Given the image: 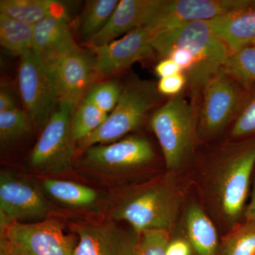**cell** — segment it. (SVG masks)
Masks as SVG:
<instances>
[{
	"label": "cell",
	"instance_id": "obj_1",
	"mask_svg": "<svg viewBox=\"0 0 255 255\" xmlns=\"http://www.w3.org/2000/svg\"><path fill=\"white\" fill-rule=\"evenodd\" d=\"M155 53L164 58L172 47H180L189 52L192 70L187 78L191 101L199 106L206 84L222 71L231 50L210 27L207 21L184 23L152 34Z\"/></svg>",
	"mask_w": 255,
	"mask_h": 255
},
{
	"label": "cell",
	"instance_id": "obj_2",
	"mask_svg": "<svg viewBox=\"0 0 255 255\" xmlns=\"http://www.w3.org/2000/svg\"><path fill=\"white\" fill-rule=\"evenodd\" d=\"M162 96L153 82L132 79L122 87L115 108L104 124L78 143V151L83 152L91 146L119 141L140 127L148 112L158 105Z\"/></svg>",
	"mask_w": 255,
	"mask_h": 255
},
{
	"label": "cell",
	"instance_id": "obj_3",
	"mask_svg": "<svg viewBox=\"0 0 255 255\" xmlns=\"http://www.w3.org/2000/svg\"><path fill=\"white\" fill-rule=\"evenodd\" d=\"M199 107L179 95L152 114L150 127L158 139L166 166L170 170L179 169L190 155L198 135Z\"/></svg>",
	"mask_w": 255,
	"mask_h": 255
},
{
	"label": "cell",
	"instance_id": "obj_4",
	"mask_svg": "<svg viewBox=\"0 0 255 255\" xmlns=\"http://www.w3.org/2000/svg\"><path fill=\"white\" fill-rule=\"evenodd\" d=\"M219 162L220 204L227 217L237 219L244 210L255 167V137L228 146Z\"/></svg>",
	"mask_w": 255,
	"mask_h": 255
},
{
	"label": "cell",
	"instance_id": "obj_5",
	"mask_svg": "<svg viewBox=\"0 0 255 255\" xmlns=\"http://www.w3.org/2000/svg\"><path fill=\"white\" fill-rule=\"evenodd\" d=\"M75 110L68 102L60 101L43 128L30 155V164L38 172L62 173L71 168L78 151L72 134Z\"/></svg>",
	"mask_w": 255,
	"mask_h": 255
},
{
	"label": "cell",
	"instance_id": "obj_6",
	"mask_svg": "<svg viewBox=\"0 0 255 255\" xmlns=\"http://www.w3.org/2000/svg\"><path fill=\"white\" fill-rule=\"evenodd\" d=\"M18 82L21 100L33 127L43 128L60 103L54 74L31 49L20 57Z\"/></svg>",
	"mask_w": 255,
	"mask_h": 255
},
{
	"label": "cell",
	"instance_id": "obj_7",
	"mask_svg": "<svg viewBox=\"0 0 255 255\" xmlns=\"http://www.w3.org/2000/svg\"><path fill=\"white\" fill-rule=\"evenodd\" d=\"M178 201L167 185L150 186L119 202L114 208L116 220L127 221L140 235L145 231L161 230L168 232L177 216Z\"/></svg>",
	"mask_w": 255,
	"mask_h": 255
},
{
	"label": "cell",
	"instance_id": "obj_8",
	"mask_svg": "<svg viewBox=\"0 0 255 255\" xmlns=\"http://www.w3.org/2000/svg\"><path fill=\"white\" fill-rule=\"evenodd\" d=\"M63 224L49 219L40 222H12L1 231L0 246L11 255H75L76 241Z\"/></svg>",
	"mask_w": 255,
	"mask_h": 255
},
{
	"label": "cell",
	"instance_id": "obj_9",
	"mask_svg": "<svg viewBox=\"0 0 255 255\" xmlns=\"http://www.w3.org/2000/svg\"><path fill=\"white\" fill-rule=\"evenodd\" d=\"M246 90L221 71L207 84L201 95L197 134L205 138L219 135L234 122Z\"/></svg>",
	"mask_w": 255,
	"mask_h": 255
},
{
	"label": "cell",
	"instance_id": "obj_10",
	"mask_svg": "<svg viewBox=\"0 0 255 255\" xmlns=\"http://www.w3.org/2000/svg\"><path fill=\"white\" fill-rule=\"evenodd\" d=\"M154 151L144 137L129 136L113 143L96 145L83 151L82 163L93 172L112 175L150 163Z\"/></svg>",
	"mask_w": 255,
	"mask_h": 255
},
{
	"label": "cell",
	"instance_id": "obj_11",
	"mask_svg": "<svg viewBox=\"0 0 255 255\" xmlns=\"http://www.w3.org/2000/svg\"><path fill=\"white\" fill-rule=\"evenodd\" d=\"M51 211L41 191L24 177L9 170L0 172V214L9 223H36L49 219Z\"/></svg>",
	"mask_w": 255,
	"mask_h": 255
},
{
	"label": "cell",
	"instance_id": "obj_12",
	"mask_svg": "<svg viewBox=\"0 0 255 255\" xmlns=\"http://www.w3.org/2000/svg\"><path fill=\"white\" fill-rule=\"evenodd\" d=\"M254 2L255 0H163L158 12L146 26L152 35L184 23L209 21Z\"/></svg>",
	"mask_w": 255,
	"mask_h": 255
},
{
	"label": "cell",
	"instance_id": "obj_13",
	"mask_svg": "<svg viewBox=\"0 0 255 255\" xmlns=\"http://www.w3.org/2000/svg\"><path fill=\"white\" fill-rule=\"evenodd\" d=\"M152 41V33L145 26L104 46L89 47L95 55L97 75H114L139 60L150 58L155 53Z\"/></svg>",
	"mask_w": 255,
	"mask_h": 255
},
{
	"label": "cell",
	"instance_id": "obj_14",
	"mask_svg": "<svg viewBox=\"0 0 255 255\" xmlns=\"http://www.w3.org/2000/svg\"><path fill=\"white\" fill-rule=\"evenodd\" d=\"M49 67V66H48ZM59 89L60 101L78 108L98 77L92 50L78 47L50 66Z\"/></svg>",
	"mask_w": 255,
	"mask_h": 255
},
{
	"label": "cell",
	"instance_id": "obj_15",
	"mask_svg": "<svg viewBox=\"0 0 255 255\" xmlns=\"http://www.w3.org/2000/svg\"><path fill=\"white\" fill-rule=\"evenodd\" d=\"M78 236L75 255H135L140 235L113 223L75 225Z\"/></svg>",
	"mask_w": 255,
	"mask_h": 255
},
{
	"label": "cell",
	"instance_id": "obj_16",
	"mask_svg": "<svg viewBox=\"0 0 255 255\" xmlns=\"http://www.w3.org/2000/svg\"><path fill=\"white\" fill-rule=\"evenodd\" d=\"M163 0H122L104 29L88 46H102L152 21Z\"/></svg>",
	"mask_w": 255,
	"mask_h": 255
},
{
	"label": "cell",
	"instance_id": "obj_17",
	"mask_svg": "<svg viewBox=\"0 0 255 255\" xmlns=\"http://www.w3.org/2000/svg\"><path fill=\"white\" fill-rule=\"evenodd\" d=\"M78 48L68 18L52 16L33 26V50L48 66Z\"/></svg>",
	"mask_w": 255,
	"mask_h": 255
},
{
	"label": "cell",
	"instance_id": "obj_18",
	"mask_svg": "<svg viewBox=\"0 0 255 255\" xmlns=\"http://www.w3.org/2000/svg\"><path fill=\"white\" fill-rule=\"evenodd\" d=\"M207 22L231 52L255 44V0L251 6L230 11Z\"/></svg>",
	"mask_w": 255,
	"mask_h": 255
},
{
	"label": "cell",
	"instance_id": "obj_19",
	"mask_svg": "<svg viewBox=\"0 0 255 255\" xmlns=\"http://www.w3.org/2000/svg\"><path fill=\"white\" fill-rule=\"evenodd\" d=\"M0 14L33 26L52 16L68 18L65 3L53 0H1Z\"/></svg>",
	"mask_w": 255,
	"mask_h": 255
},
{
	"label": "cell",
	"instance_id": "obj_20",
	"mask_svg": "<svg viewBox=\"0 0 255 255\" xmlns=\"http://www.w3.org/2000/svg\"><path fill=\"white\" fill-rule=\"evenodd\" d=\"M187 233L191 246L198 255H215L218 248L216 228L204 211L191 206L187 211Z\"/></svg>",
	"mask_w": 255,
	"mask_h": 255
},
{
	"label": "cell",
	"instance_id": "obj_21",
	"mask_svg": "<svg viewBox=\"0 0 255 255\" xmlns=\"http://www.w3.org/2000/svg\"><path fill=\"white\" fill-rule=\"evenodd\" d=\"M42 186L51 199L69 207L88 208L99 197L95 189L70 181L47 178L43 179Z\"/></svg>",
	"mask_w": 255,
	"mask_h": 255
},
{
	"label": "cell",
	"instance_id": "obj_22",
	"mask_svg": "<svg viewBox=\"0 0 255 255\" xmlns=\"http://www.w3.org/2000/svg\"><path fill=\"white\" fill-rule=\"evenodd\" d=\"M118 0H90L87 1L78 23L80 38L87 45L107 26L116 8Z\"/></svg>",
	"mask_w": 255,
	"mask_h": 255
},
{
	"label": "cell",
	"instance_id": "obj_23",
	"mask_svg": "<svg viewBox=\"0 0 255 255\" xmlns=\"http://www.w3.org/2000/svg\"><path fill=\"white\" fill-rule=\"evenodd\" d=\"M33 26L0 14V43L5 49L21 57L33 49Z\"/></svg>",
	"mask_w": 255,
	"mask_h": 255
},
{
	"label": "cell",
	"instance_id": "obj_24",
	"mask_svg": "<svg viewBox=\"0 0 255 255\" xmlns=\"http://www.w3.org/2000/svg\"><path fill=\"white\" fill-rule=\"evenodd\" d=\"M222 71L245 90L255 85V45L231 52Z\"/></svg>",
	"mask_w": 255,
	"mask_h": 255
},
{
	"label": "cell",
	"instance_id": "obj_25",
	"mask_svg": "<svg viewBox=\"0 0 255 255\" xmlns=\"http://www.w3.org/2000/svg\"><path fill=\"white\" fill-rule=\"evenodd\" d=\"M109 114L101 111L86 100L74 112L72 134L76 143L81 142L95 131L105 122Z\"/></svg>",
	"mask_w": 255,
	"mask_h": 255
},
{
	"label": "cell",
	"instance_id": "obj_26",
	"mask_svg": "<svg viewBox=\"0 0 255 255\" xmlns=\"http://www.w3.org/2000/svg\"><path fill=\"white\" fill-rule=\"evenodd\" d=\"M31 119L26 112L16 108L0 112V142L6 147L31 132Z\"/></svg>",
	"mask_w": 255,
	"mask_h": 255
},
{
	"label": "cell",
	"instance_id": "obj_27",
	"mask_svg": "<svg viewBox=\"0 0 255 255\" xmlns=\"http://www.w3.org/2000/svg\"><path fill=\"white\" fill-rule=\"evenodd\" d=\"M231 133L236 138L255 137V85L245 92Z\"/></svg>",
	"mask_w": 255,
	"mask_h": 255
},
{
	"label": "cell",
	"instance_id": "obj_28",
	"mask_svg": "<svg viewBox=\"0 0 255 255\" xmlns=\"http://www.w3.org/2000/svg\"><path fill=\"white\" fill-rule=\"evenodd\" d=\"M224 255H255V221H246L228 236Z\"/></svg>",
	"mask_w": 255,
	"mask_h": 255
},
{
	"label": "cell",
	"instance_id": "obj_29",
	"mask_svg": "<svg viewBox=\"0 0 255 255\" xmlns=\"http://www.w3.org/2000/svg\"><path fill=\"white\" fill-rule=\"evenodd\" d=\"M122 87L116 81H107L95 84L89 90L85 100L107 114L115 108L120 98Z\"/></svg>",
	"mask_w": 255,
	"mask_h": 255
},
{
	"label": "cell",
	"instance_id": "obj_30",
	"mask_svg": "<svg viewBox=\"0 0 255 255\" xmlns=\"http://www.w3.org/2000/svg\"><path fill=\"white\" fill-rule=\"evenodd\" d=\"M169 243L167 231L161 230L145 231L140 235L135 255H165Z\"/></svg>",
	"mask_w": 255,
	"mask_h": 255
},
{
	"label": "cell",
	"instance_id": "obj_31",
	"mask_svg": "<svg viewBox=\"0 0 255 255\" xmlns=\"http://www.w3.org/2000/svg\"><path fill=\"white\" fill-rule=\"evenodd\" d=\"M187 80L184 73H178L172 76L159 79L157 90L162 95L173 97L180 95L184 87L187 86Z\"/></svg>",
	"mask_w": 255,
	"mask_h": 255
},
{
	"label": "cell",
	"instance_id": "obj_32",
	"mask_svg": "<svg viewBox=\"0 0 255 255\" xmlns=\"http://www.w3.org/2000/svg\"><path fill=\"white\" fill-rule=\"evenodd\" d=\"M155 73L159 78H163L182 73V71L173 60L163 58L156 66Z\"/></svg>",
	"mask_w": 255,
	"mask_h": 255
},
{
	"label": "cell",
	"instance_id": "obj_33",
	"mask_svg": "<svg viewBox=\"0 0 255 255\" xmlns=\"http://www.w3.org/2000/svg\"><path fill=\"white\" fill-rule=\"evenodd\" d=\"M190 243L182 239L169 242L165 255H191Z\"/></svg>",
	"mask_w": 255,
	"mask_h": 255
},
{
	"label": "cell",
	"instance_id": "obj_34",
	"mask_svg": "<svg viewBox=\"0 0 255 255\" xmlns=\"http://www.w3.org/2000/svg\"><path fill=\"white\" fill-rule=\"evenodd\" d=\"M14 97L9 91L1 88L0 91V112H6L16 109Z\"/></svg>",
	"mask_w": 255,
	"mask_h": 255
},
{
	"label": "cell",
	"instance_id": "obj_35",
	"mask_svg": "<svg viewBox=\"0 0 255 255\" xmlns=\"http://www.w3.org/2000/svg\"><path fill=\"white\" fill-rule=\"evenodd\" d=\"M246 221H255V182L252 191L251 199L245 211Z\"/></svg>",
	"mask_w": 255,
	"mask_h": 255
},
{
	"label": "cell",
	"instance_id": "obj_36",
	"mask_svg": "<svg viewBox=\"0 0 255 255\" xmlns=\"http://www.w3.org/2000/svg\"><path fill=\"white\" fill-rule=\"evenodd\" d=\"M0 255H11L4 246H0Z\"/></svg>",
	"mask_w": 255,
	"mask_h": 255
},
{
	"label": "cell",
	"instance_id": "obj_37",
	"mask_svg": "<svg viewBox=\"0 0 255 255\" xmlns=\"http://www.w3.org/2000/svg\"><path fill=\"white\" fill-rule=\"evenodd\" d=\"M253 45H255V44H253Z\"/></svg>",
	"mask_w": 255,
	"mask_h": 255
}]
</instances>
